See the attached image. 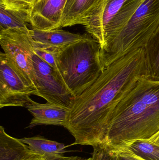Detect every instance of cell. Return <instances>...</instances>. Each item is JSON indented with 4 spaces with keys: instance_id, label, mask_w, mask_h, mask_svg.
<instances>
[{
    "instance_id": "5b68a950",
    "label": "cell",
    "mask_w": 159,
    "mask_h": 160,
    "mask_svg": "<svg viewBox=\"0 0 159 160\" xmlns=\"http://www.w3.org/2000/svg\"><path fill=\"white\" fill-rule=\"evenodd\" d=\"M146 0H102L82 23L106 50Z\"/></svg>"
},
{
    "instance_id": "6da1fadb",
    "label": "cell",
    "mask_w": 159,
    "mask_h": 160,
    "mask_svg": "<svg viewBox=\"0 0 159 160\" xmlns=\"http://www.w3.org/2000/svg\"><path fill=\"white\" fill-rule=\"evenodd\" d=\"M143 76H149L144 48L132 51L105 67L93 84L73 101L64 128L74 138L72 145L103 143L116 105Z\"/></svg>"
},
{
    "instance_id": "277c9868",
    "label": "cell",
    "mask_w": 159,
    "mask_h": 160,
    "mask_svg": "<svg viewBox=\"0 0 159 160\" xmlns=\"http://www.w3.org/2000/svg\"><path fill=\"white\" fill-rule=\"evenodd\" d=\"M159 32V0H146L106 50L104 68L134 50L145 48Z\"/></svg>"
},
{
    "instance_id": "7c38bea8",
    "label": "cell",
    "mask_w": 159,
    "mask_h": 160,
    "mask_svg": "<svg viewBox=\"0 0 159 160\" xmlns=\"http://www.w3.org/2000/svg\"><path fill=\"white\" fill-rule=\"evenodd\" d=\"M102 0H67L60 24L62 27L81 24Z\"/></svg>"
},
{
    "instance_id": "d6986e66",
    "label": "cell",
    "mask_w": 159,
    "mask_h": 160,
    "mask_svg": "<svg viewBox=\"0 0 159 160\" xmlns=\"http://www.w3.org/2000/svg\"><path fill=\"white\" fill-rule=\"evenodd\" d=\"M39 0H0V4L30 15L32 9Z\"/></svg>"
},
{
    "instance_id": "ac0fdd59",
    "label": "cell",
    "mask_w": 159,
    "mask_h": 160,
    "mask_svg": "<svg viewBox=\"0 0 159 160\" xmlns=\"http://www.w3.org/2000/svg\"><path fill=\"white\" fill-rule=\"evenodd\" d=\"M33 44L35 54L39 56L43 61L58 72L56 62V55L58 48L36 43L33 41Z\"/></svg>"
},
{
    "instance_id": "7402d4cb",
    "label": "cell",
    "mask_w": 159,
    "mask_h": 160,
    "mask_svg": "<svg viewBox=\"0 0 159 160\" xmlns=\"http://www.w3.org/2000/svg\"><path fill=\"white\" fill-rule=\"evenodd\" d=\"M58 160H91V158L84 159L78 157H63Z\"/></svg>"
},
{
    "instance_id": "4fadbf2b",
    "label": "cell",
    "mask_w": 159,
    "mask_h": 160,
    "mask_svg": "<svg viewBox=\"0 0 159 160\" xmlns=\"http://www.w3.org/2000/svg\"><path fill=\"white\" fill-rule=\"evenodd\" d=\"M35 154L21 139L10 136L0 127V160H25Z\"/></svg>"
},
{
    "instance_id": "603a6c76",
    "label": "cell",
    "mask_w": 159,
    "mask_h": 160,
    "mask_svg": "<svg viewBox=\"0 0 159 160\" xmlns=\"http://www.w3.org/2000/svg\"><path fill=\"white\" fill-rule=\"evenodd\" d=\"M149 141L152 142L154 143L155 144L159 146V132L151 138Z\"/></svg>"
},
{
    "instance_id": "7a4b0ae2",
    "label": "cell",
    "mask_w": 159,
    "mask_h": 160,
    "mask_svg": "<svg viewBox=\"0 0 159 160\" xmlns=\"http://www.w3.org/2000/svg\"><path fill=\"white\" fill-rule=\"evenodd\" d=\"M159 132V80L141 77L114 109L104 144L111 150Z\"/></svg>"
},
{
    "instance_id": "44dd1931",
    "label": "cell",
    "mask_w": 159,
    "mask_h": 160,
    "mask_svg": "<svg viewBox=\"0 0 159 160\" xmlns=\"http://www.w3.org/2000/svg\"><path fill=\"white\" fill-rule=\"evenodd\" d=\"M112 151L115 154V160H141L127 152L120 151Z\"/></svg>"
},
{
    "instance_id": "8992f818",
    "label": "cell",
    "mask_w": 159,
    "mask_h": 160,
    "mask_svg": "<svg viewBox=\"0 0 159 160\" xmlns=\"http://www.w3.org/2000/svg\"><path fill=\"white\" fill-rule=\"evenodd\" d=\"M30 30H1L0 45L7 59L23 78L26 83L35 90L37 95L33 60L35 53Z\"/></svg>"
},
{
    "instance_id": "ffe728a7",
    "label": "cell",
    "mask_w": 159,
    "mask_h": 160,
    "mask_svg": "<svg viewBox=\"0 0 159 160\" xmlns=\"http://www.w3.org/2000/svg\"><path fill=\"white\" fill-rule=\"evenodd\" d=\"M93 148L91 160H115V154L104 143L92 147Z\"/></svg>"
},
{
    "instance_id": "30bf717a",
    "label": "cell",
    "mask_w": 159,
    "mask_h": 160,
    "mask_svg": "<svg viewBox=\"0 0 159 160\" xmlns=\"http://www.w3.org/2000/svg\"><path fill=\"white\" fill-rule=\"evenodd\" d=\"M33 118L29 125L32 128L39 125H54L65 128L70 109L47 102L40 103L33 101L26 107Z\"/></svg>"
},
{
    "instance_id": "ba28073f",
    "label": "cell",
    "mask_w": 159,
    "mask_h": 160,
    "mask_svg": "<svg viewBox=\"0 0 159 160\" xmlns=\"http://www.w3.org/2000/svg\"><path fill=\"white\" fill-rule=\"evenodd\" d=\"M37 96L52 104L70 109L74 97L59 73L34 54L33 57Z\"/></svg>"
},
{
    "instance_id": "3957f363",
    "label": "cell",
    "mask_w": 159,
    "mask_h": 160,
    "mask_svg": "<svg viewBox=\"0 0 159 160\" xmlns=\"http://www.w3.org/2000/svg\"><path fill=\"white\" fill-rule=\"evenodd\" d=\"M100 43L89 34L66 47L56 55L58 71L74 98L97 80L103 71Z\"/></svg>"
},
{
    "instance_id": "d4e9b609",
    "label": "cell",
    "mask_w": 159,
    "mask_h": 160,
    "mask_svg": "<svg viewBox=\"0 0 159 160\" xmlns=\"http://www.w3.org/2000/svg\"><path fill=\"white\" fill-rule=\"evenodd\" d=\"M140 160H141V159H140Z\"/></svg>"
},
{
    "instance_id": "2e32d148",
    "label": "cell",
    "mask_w": 159,
    "mask_h": 160,
    "mask_svg": "<svg viewBox=\"0 0 159 160\" xmlns=\"http://www.w3.org/2000/svg\"><path fill=\"white\" fill-rule=\"evenodd\" d=\"M30 15L25 12L6 7L0 4V31L18 29L29 31Z\"/></svg>"
},
{
    "instance_id": "9c48e42d",
    "label": "cell",
    "mask_w": 159,
    "mask_h": 160,
    "mask_svg": "<svg viewBox=\"0 0 159 160\" xmlns=\"http://www.w3.org/2000/svg\"><path fill=\"white\" fill-rule=\"evenodd\" d=\"M67 0H39L31 11L30 23L41 30L60 29Z\"/></svg>"
},
{
    "instance_id": "e0dca14e",
    "label": "cell",
    "mask_w": 159,
    "mask_h": 160,
    "mask_svg": "<svg viewBox=\"0 0 159 160\" xmlns=\"http://www.w3.org/2000/svg\"><path fill=\"white\" fill-rule=\"evenodd\" d=\"M144 49L148 64V77L159 80V32Z\"/></svg>"
},
{
    "instance_id": "8fae6325",
    "label": "cell",
    "mask_w": 159,
    "mask_h": 160,
    "mask_svg": "<svg viewBox=\"0 0 159 160\" xmlns=\"http://www.w3.org/2000/svg\"><path fill=\"white\" fill-rule=\"evenodd\" d=\"M30 34L34 42L58 48L77 42L85 36L60 29L41 30L33 28L30 29Z\"/></svg>"
},
{
    "instance_id": "5bb4252c",
    "label": "cell",
    "mask_w": 159,
    "mask_h": 160,
    "mask_svg": "<svg viewBox=\"0 0 159 160\" xmlns=\"http://www.w3.org/2000/svg\"><path fill=\"white\" fill-rule=\"evenodd\" d=\"M30 149L45 160H58L63 157L67 151L65 145L51 141L41 136L21 139Z\"/></svg>"
},
{
    "instance_id": "52a82bcc",
    "label": "cell",
    "mask_w": 159,
    "mask_h": 160,
    "mask_svg": "<svg viewBox=\"0 0 159 160\" xmlns=\"http://www.w3.org/2000/svg\"><path fill=\"white\" fill-rule=\"evenodd\" d=\"M37 92L28 85L4 52L0 54V108L8 106L26 108Z\"/></svg>"
},
{
    "instance_id": "cb8c5ba5",
    "label": "cell",
    "mask_w": 159,
    "mask_h": 160,
    "mask_svg": "<svg viewBox=\"0 0 159 160\" xmlns=\"http://www.w3.org/2000/svg\"><path fill=\"white\" fill-rule=\"evenodd\" d=\"M25 160H45L43 158H41V157H39V156H37V155L35 154V155H33L32 157H30V158H28V159Z\"/></svg>"
},
{
    "instance_id": "9a60e30c",
    "label": "cell",
    "mask_w": 159,
    "mask_h": 160,
    "mask_svg": "<svg viewBox=\"0 0 159 160\" xmlns=\"http://www.w3.org/2000/svg\"><path fill=\"white\" fill-rule=\"evenodd\" d=\"M112 151L127 152L142 160H159V146L148 140H137Z\"/></svg>"
}]
</instances>
